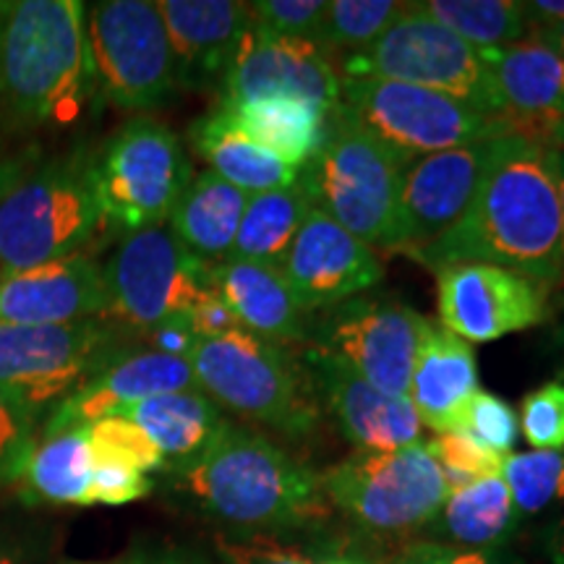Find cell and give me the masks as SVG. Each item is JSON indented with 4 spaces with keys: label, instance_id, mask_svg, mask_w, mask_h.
Returning a JSON list of instances; mask_svg holds the SVG:
<instances>
[{
    "label": "cell",
    "instance_id": "cell-25",
    "mask_svg": "<svg viewBox=\"0 0 564 564\" xmlns=\"http://www.w3.org/2000/svg\"><path fill=\"white\" fill-rule=\"evenodd\" d=\"M478 392L476 352L468 343L426 319L415 350L408 400L423 426L436 434L455 432L463 405Z\"/></svg>",
    "mask_w": 564,
    "mask_h": 564
},
{
    "label": "cell",
    "instance_id": "cell-4",
    "mask_svg": "<svg viewBox=\"0 0 564 564\" xmlns=\"http://www.w3.org/2000/svg\"><path fill=\"white\" fill-rule=\"evenodd\" d=\"M411 160L400 158L340 108L329 112L319 154L301 167L299 186L314 209L333 217L377 253L398 249V204Z\"/></svg>",
    "mask_w": 564,
    "mask_h": 564
},
{
    "label": "cell",
    "instance_id": "cell-1",
    "mask_svg": "<svg viewBox=\"0 0 564 564\" xmlns=\"http://www.w3.org/2000/svg\"><path fill=\"white\" fill-rule=\"evenodd\" d=\"M411 259L432 272L455 262L497 264L556 291L562 274L556 150L518 137L494 139L468 212Z\"/></svg>",
    "mask_w": 564,
    "mask_h": 564
},
{
    "label": "cell",
    "instance_id": "cell-11",
    "mask_svg": "<svg viewBox=\"0 0 564 564\" xmlns=\"http://www.w3.org/2000/svg\"><path fill=\"white\" fill-rule=\"evenodd\" d=\"M95 87L121 110H154L178 87L165 21L150 0H102L84 13Z\"/></svg>",
    "mask_w": 564,
    "mask_h": 564
},
{
    "label": "cell",
    "instance_id": "cell-29",
    "mask_svg": "<svg viewBox=\"0 0 564 564\" xmlns=\"http://www.w3.org/2000/svg\"><path fill=\"white\" fill-rule=\"evenodd\" d=\"M192 144L212 173L220 175L246 196L280 192L299 183L301 171L285 165L257 141L232 129L217 108L192 126Z\"/></svg>",
    "mask_w": 564,
    "mask_h": 564
},
{
    "label": "cell",
    "instance_id": "cell-18",
    "mask_svg": "<svg viewBox=\"0 0 564 564\" xmlns=\"http://www.w3.org/2000/svg\"><path fill=\"white\" fill-rule=\"evenodd\" d=\"M502 139V137H499ZM494 139L413 160L403 175L398 204V249H423L447 232L468 212L481 186Z\"/></svg>",
    "mask_w": 564,
    "mask_h": 564
},
{
    "label": "cell",
    "instance_id": "cell-55",
    "mask_svg": "<svg viewBox=\"0 0 564 564\" xmlns=\"http://www.w3.org/2000/svg\"><path fill=\"white\" fill-rule=\"evenodd\" d=\"M63 564H95V562H63Z\"/></svg>",
    "mask_w": 564,
    "mask_h": 564
},
{
    "label": "cell",
    "instance_id": "cell-3",
    "mask_svg": "<svg viewBox=\"0 0 564 564\" xmlns=\"http://www.w3.org/2000/svg\"><path fill=\"white\" fill-rule=\"evenodd\" d=\"M84 3H0V105L24 126H68L95 95Z\"/></svg>",
    "mask_w": 564,
    "mask_h": 564
},
{
    "label": "cell",
    "instance_id": "cell-21",
    "mask_svg": "<svg viewBox=\"0 0 564 564\" xmlns=\"http://www.w3.org/2000/svg\"><path fill=\"white\" fill-rule=\"evenodd\" d=\"M196 379L188 361L158 350H139L110 358L95 377L70 392L45 423V436L87 429L91 423L123 415L154 394L194 390Z\"/></svg>",
    "mask_w": 564,
    "mask_h": 564
},
{
    "label": "cell",
    "instance_id": "cell-27",
    "mask_svg": "<svg viewBox=\"0 0 564 564\" xmlns=\"http://www.w3.org/2000/svg\"><path fill=\"white\" fill-rule=\"evenodd\" d=\"M249 196L212 171L196 173L171 212V232L207 264L230 257Z\"/></svg>",
    "mask_w": 564,
    "mask_h": 564
},
{
    "label": "cell",
    "instance_id": "cell-28",
    "mask_svg": "<svg viewBox=\"0 0 564 564\" xmlns=\"http://www.w3.org/2000/svg\"><path fill=\"white\" fill-rule=\"evenodd\" d=\"M123 419L137 423L158 444L165 457V470L194 460L230 423L220 405L212 403L199 387L141 400L123 413Z\"/></svg>",
    "mask_w": 564,
    "mask_h": 564
},
{
    "label": "cell",
    "instance_id": "cell-35",
    "mask_svg": "<svg viewBox=\"0 0 564 564\" xmlns=\"http://www.w3.org/2000/svg\"><path fill=\"white\" fill-rule=\"evenodd\" d=\"M499 476L518 514H539L564 502V449H531L502 457Z\"/></svg>",
    "mask_w": 564,
    "mask_h": 564
},
{
    "label": "cell",
    "instance_id": "cell-17",
    "mask_svg": "<svg viewBox=\"0 0 564 564\" xmlns=\"http://www.w3.org/2000/svg\"><path fill=\"white\" fill-rule=\"evenodd\" d=\"M278 270L308 314L358 299L384 278L379 253L314 207Z\"/></svg>",
    "mask_w": 564,
    "mask_h": 564
},
{
    "label": "cell",
    "instance_id": "cell-51",
    "mask_svg": "<svg viewBox=\"0 0 564 564\" xmlns=\"http://www.w3.org/2000/svg\"><path fill=\"white\" fill-rule=\"evenodd\" d=\"M556 165H560V202H562V274L556 291H564V150H556Z\"/></svg>",
    "mask_w": 564,
    "mask_h": 564
},
{
    "label": "cell",
    "instance_id": "cell-47",
    "mask_svg": "<svg viewBox=\"0 0 564 564\" xmlns=\"http://www.w3.org/2000/svg\"><path fill=\"white\" fill-rule=\"evenodd\" d=\"M523 13L528 26L556 24V21H564V0H528L523 3Z\"/></svg>",
    "mask_w": 564,
    "mask_h": 564
},
{
    "label": "cell",
    "instance_id": "cell-42",
    "mask_svg": "<svg viewBox=\"0 0 564 564\" xmlns=\"http://www.w3.org/2000/svg\"><path fill=\"white\" fill-rule=\"evenodd\" d=\"M215 552L223 564H316L299 546L282 544L264 533L215 535Z\"/></svg>",
    "mask_w": 564,
    "mask_h": 564
},
{
    "label": "cell",
    "instance_id": "cell-39",
    "mask_svg": "<svg viewBox=\"0 0 564 564\" xmlns=\"http://www.w3.org/2000/svg\"><path fill=\"white\" fill-rule=\"evenodd\" d=\"M518 426L533 449H564V382H546L528 392Z\"/></svg>",
    "mask_w": 564,
    "mask_h": 564
},
{
    "label": "cell",
    "instance_id": "cell-14",
    "mask_svg": "<svg viewBox=\"0 0 564 564\" xmlns=\"http://www.w3.org/2000/svg\"><path fill=\"white\" fill-rule=\"evenodd\" d=\"M423 324L426 316L403 301L358 295L314 322L306 348L337 358L377 390L408 398Z\"/></svg>",
    "mask_w": 564,
    "mask_h": 564
},
{
    "label": "cell",
    "instance_id": "cell-8",
    "mask_svg": "<svg viewBox=\"0 0 564 564\" xmlns=\"http://www.w3.org/2000/svg\"><path fill=\"white\" fill-rule=\"evenodd\" d=\"M352 123L405 160L505 137L497 116L423 87L387 79H343L340 105Z\"/></svg>",
    "mask_w": 564,
    "mask_h": 564
},
{
    "label": "cell",
    "instance_id": "cell-19",
    "mask_svg": "<svg viewBox=\"0 0 564 564\" xmlns=\"http://www.w3.org/2000/svg\"><path fill=\"white\" fill-rule=\"evenodd\" d=\"M303 366L312 377L316 398H322L343 436L356 444L358 453H394L421 444L423 423L408 398L377 390L337 358L316 348H306Z\"/></svg>",
    "mask_w": 564,
    "mask_h": 564
},
{
    "label": "cell",
    "instance_id": "cell-54",
    "mask_svg": "<svg viewBox=\"0 0 564 564\" xmlns=\"http://www.w3.org/2000/svg\"><path fill=\"white\" fill-rule=\"evenodd\" d=\"M319 564H358V562H345V560H333V562H319Z\"/></svg>",
    "mask_w": 564,
    "mask_h": 564
},
{
    "label": "cell",
    "instance_id": "cell-45",
    "mask_svg": "<svg viewBox=\"0 0 564 564\" xmlns=\"http://www.w3.org/2000/svg\"><path fill=\"white\" fill-rule=\"evenodd\" d=\"M188 324H192L194 335L199 340H209V337H223L232 333V329H241L236 314L228 306V301L217 293V288L212 285L207 293L196 301V306L188 312Z\"/></svg>",
    "mask_w": 564,
    "mask_h": 564
},
{
    "label": "cell",
    "instance_id": "cell-33",
    "mask_svg": "<svg viewBox=\"0 0 564 564\" xmlns=\"http://www.w3.org/2000/svg\"><path fill=\"white\" fill-rule=\"evenodd\" d=\"M415 9L476 51L514 45L531 30L518 0H426Z\"/></svg>",
    "mask_w": 564,
    "mask_h": 564
},
{
    "label": "cell",
    "instance_id": "cell-40",
    "mask_svg": "<svg viewBox=\"0 0 564 564\" xmlns=\"http://www.w3.org/2000/svg\"><path fill=\"white\" fill-rule=\"evenodd\" d=\"M37 415L17 403L11 394L0 392V486L24 474L30 455L37 447Z\"/></svg>",
    "mask_w": 564,
    "mask_h": 564
},
{
    "label": "cell",
    "instance_id": "cell-22",
    "mask_svg": "<svg viewBox=\"0 0 564 564\" xmlns=\"http://www.w3.org/2000/svg\"><path fill=\"white\" fill-rule=\"evenodd\" d=\"M105 312V272L84 253L0 278V324H79Z\"/></svg>",
    "mask_w": 564,
    "mask_h": 564
},
{
    "label": "cell",
    "instance_id": "cell-7",
    "mask_svg": "<svg viewBox=\"0 0 564 564\" xmlns=\"http://www.w3.org/2000/svg\"><path fill=\"white\" fill-rule=\"evenodd\" d=\"M343 79H387L423 87L499 116L497 87L484 53L455 37L411 3L403 17L364 51L343 55Z\"/></svg>",
    "mask_w": 564,
    "mask_h": 564
},
{
    "label": "cell",
    "instance_id": "cell-24",
    "mask_svg": "<svg viewBox=\"0 0 564 564\" xmlns=\"http://www.w3.org/2000/svg\"><path fill=\"white\" fill-rule=\"evenodd\" d=\"M209 280L246 333L285 348L312 340V314L295 299L278 264L223 259L209 264Z\"/></svg>",
    "mask_w": 564,
    "mask_h": 564
},
{
    "label": "cell",
    "instance_id": "cell-2",
    "mask_svg": "<svg viewBox=\"0 0 564 564\" xmlns=\"http://www.w3.org/2000/svg\"><path fill=\"white\" fill-rule=\"evenodd\" d=\"M171 470L202 512L241 531H288L329 514L319 476L308 465L270 436L232 423L194 460Z\"/></svg>",
    "mask_w": 564,
    "mask_h": 564
},
{
    "label": "cell",
    "instance_id": "cell-38",
    "mask_svg": "<svg viewBox=\"0 0 564 564\" xmlns=\"http://www.w3.org/2000/svg\"><path fill=\"white\" fill-rule=\"evenodd\" d=\"M87 436L97 457H112V460L129 463L141 474L165 470V457H162L158 444L123 415L91 423V426H87Z\"/></svg>",
    "mask_w": 564,
    "mask_h": 564
},
{
    "label": "cell",
    "instance_id": "cell-41",
    "mask_svg": "<svg viewBox=\"0 0 564 564\" xmlns=\"http://www.w3.org/2000/svg\"><path fill=\"white\" fill-rule=\"evenodd\" d=\"M249 9L253 21L267 32L312 40L319 45L327 0H257V3H249Z\"/></svg>",
    "mask_w": 564,
    "mask_h": 564
},
{
    "label": "cell",
    "instance_id": "cell-46",
    "mask_svg": "<svg viewBox=\"0 0 564 564\" xmlns=\"http://www.w3.org/2000/svg\"><path fill=\"white\" fill-rule=\"evenodd\" d=\"M129 564H212V562L199 552H192V549L167 546V549H147V552L133 556Z\"/></svg>",
    "mask_w": 564,
    "mask_h": 564
},
{
    "label": "cell",
    "instance_id": "cell-30",
    "mask_svg": "<svg viewBox=\"0 0 564 564\" xmlns=\"http://www.w3.org/2000/svg\"><path fill=\"white\" fill-rule=\"evenodd\" d=\"M26 497L32 502L91 507V478H95V449L87 429H70L42 436L30 455L24 474Z\"/></svg>",
    "mask_w": 564,
    "mask_h": 564
},
{
    "label": "cell",
    "instance_id": "cell-36",
    "mask_svg": "<svg viewBox=\"0 0 564 564\" xmlns=\"http://www.w3.org/2000/svg\"><path fill=\"white\" fill-rule=\"evenodd\" d=\"M518 413L497 394L478 390L457 415L455 432L468 434L489 453L507 457L518 442Z\"/></svg>",
    "mask_w": 564,
    "mask_h": 564
},
{
    "label": "cell",
    "instance_id": "cell-20",
    "mask_svg": "<svg viewBox=\"0 0 564 564\" xmlns=\"http://www.w3.org/2000/svg\"><path fill=\"white\" fill-rule=\"evenodd\" d=\"M497 87L505 137L554 147L564 123V58L531 37L514 45L481 51Z\"/></svg>",
    "mask_w": 564,
    "mask_h": 564
},
{
    "label": "cell",
    "instance_id": "cell-31",
    "mask_svg": "<svg viewBox=\"0 0 564 564\" xmlns=\"http://www.w3.org/2000/svg\"><path fill=\"white\" fill-rule=\"evenodd\" d=\"M436 518L455 544L463 549H489L502 544L518 525L520 514L502 476H489L449 494Z\"/></svg>",
    "mask_w": 564,
    "mask_h": 564
},
{
    "label": "cell",
    "instance_id": "cell-12",
    "mask_svg": "<svg viewBox=\"0 0 564 564\" xmlns=\"http://www.w3.org/2000/svg\"><path fill=\"white\" fill-rule=\"evenodd\" d=\"M102 272L108 288L105 314L144 333L188 316L212 288L209 264L183 249L162 225L129 232Z\"/></svg>",
    "mask_w": 564,
    "mask_h": 564
},
{
    "label": "cell",
    "instance_id": "cell-15",
    "mask_svg": "<svg viewBox=\"0 0 564 564\" xmlns=\"http://www.w3.org/2000/svg\"><path fill=\"white\" fill-rule=\"evenodd\" d=\"M434 274L440 324L468 345L539 327L549 314L552 293L507 267L455 262Z\"/></svg>",
    "mask_w": 564,
    "mask_h": 564
},
{
    "label": "cell",
    "instance_id": "cell-53",
    "mask_svg": "<svg viewBox=\"0 0 564 564\" xmlns=\"http://www.w3.org/2000/svg\"><path fill=\"white\" fill-rule=\"evenodd\" d=\"M554 147L556 150H564V123L556 129V139H554Z\"/></svg>",
    "mask_w": 564,
    "mask_h": 564
},
{
    "label": "cell",
    "instance_id": "cell-16",
    "mask_svg": "<svg viewBox=\"0 0 564 564\" xmlns=\"http://www.w3.org/2000/svg\"><path fill=\"white\" fill-rule=\"evenodd\" d=\"M340 68L322 45L267 32L251 17L223 74L217 105L232 108L264 97H295L333 112L340 105Z\"/></svg>",
    "mask_w": 564,
    "mask_h": 564
},
{
    "label": "cell",
    "instance_id": "cell-50",
    "mask_svg": "<svg viewBox=\"0 0 564 564\" xmlns=\"http://www.w3.org/2000/svg\"><path fill=\"white\" fill-rule=\"evenodd\" d=\"M544 546L552 564H564V514L556 523L549 525V531L544 535Z\"/></svg>",
    "mask_w": 564,
    "mask_h": 564
},
{
    "label": "cell",
    "instance_id": "cell-9",
    "mask_svg": "<svg viewBox=\"0 0 564 564\" xmlns=\"http://www.w3.org/2000/svg\"><path fill=\"white\" fill-rule=\"evenodd\" d=\"M192 178L181 139L150 116L131 118L91 162L102 220L126 232L160 228Z\"/></svg>",
    "mask_w": 564,
    "mask_h": 564
},
{
    "label": "cell",
    "instance_id": "cell-52",
    "mask_svg": "<svg viewBox=\"0 0 564 564\" xmlns=\"http://www.w3.org/2000/svg\"><path fill=\"white\" fill-rule=\"evenodd\" d=\"M17 178H19V165H9V162H0V196H3L6 188H9Z\"/></svg>",
    "mask_w": 564,
    "mask_h": 564
},
{
    "label": "cell",
    "instance_id": "cell-13",
    "mask_svg": "<svg viewBox=\"0 0 564 564\" xmlns=\"http://www.w3.org/2000/svg\"><path fill=\"white\" fill-rule=\"evenodd\" d=\"M110 329L102 322L0 324V392L34 415L58 408L110 361Z\"/></svg>",
    "mask_w": 564,
    "mask_h": 564
},
{
    "label": "cell",
    "instance_id": "cell-10",
    "mask_svg": "<svg viewBox=\"0 0 564 564\" xmlns=\"http://www.w3.org/2000/svg\"><path fill=\"white\" fill-rule=\"evenodd\" d=\"M329 505L373 533H408L432 523L449 486L426 444L394 453H352L319 476Z\"/></svg>",
    "mask_w": 564,
    "mask_h": 564
},
{
    "label": "cell",
    "instance_id": "cell-26",
    "mask_svg": "<svg viewBox=\"0 0 564 564\" xmlns=\"http://www.w3.org/2000/svg\"><path fill=\"white\" fill-rule=\"evenodd\" d=\"M217 110L228 118L232 129L295 171L306 167L319 154L329 133V110L295 97H264L232 108L217 105Z\"/></svg>",
    "mask_w": 564,
    "mask_h": 564
},
{
    "label": "cell",
    "instance_id": "cell-48",
    "mask_svg": "<svg viewBox=\"0 0 564 564\" xmlns=\"http://www.w3.org/2000/svg\"><path fill=\"white\" fill-rule=\"evenodd\" d=\"M34 552L32 546L21 539L19 533L3 531L0 528V564H32Z\"/></svg>",
    "mask_w": 564,
    "mask_h": 564
},
{
    "label": "cell",
    "instance_id": "cell-43",
    "mask_svg": "<svg viewBox=\"0 0 564 564\" xmlns=\"http://www.w3.org/2000/svg\"><path fill=\"white\" fill-rule=\"evenodd\" d=\"M152 491L150 476L129 463L95 455V478H91V502L95 505H129Z\"/></svg>",
    "mask_w": 564,
    "mask_h": 564
},
{
    "label": "cell",
    "instance_id": "cell-37",
    "mask_svg": "<svg viewBox=\"0 0 564 564\" xmlns=\"http://www.w3.org/2000/svg\"><path fill=\"white\" fill-rule=\"evenodd\" d=\"M426 447L434 455V460L440 463L449 494L481 481V478L499 476V468H502V457L489 453L463 432L436 434Z\"/></svg>",
    "mask_w": 564,
    "mask_h": 564
},
{
    "label": "cell",
    "instance_id": "cell-49",
    "mask_svg": "<svg viewBox=\"0 0 564 564\" xmlns=\"http://www.w3.org/2000/svg\"><path fill=\"white\" fill-rule=\"evenodd\" d=\"M528 37L541 42V45L552 47L560 58H564V21H556V24L531 26V30H528Z\"/></svg>",
    "mask_w": 564,
    "mask_h": 564
},
{
    "label": "cell",
    "instance_id": "cell-34",
    "mask_svg": "<svg viewBox=\"0 0 564 564\" xmlns=\"http://www.w3.org/2000/svg\"><path fill=\"white\" fill-rule=\"evenodd\" d=\"M411 3H398V0H333L327 3L319 45L329 55L358 53L377 42Z\"/></svg>",
    "mask_w": 564,
    "mask_h": 564
},
{
    "label": "cell",
    "instance_id": "cell-44",
    "mask_svg": "<svg viewBox=\"0 0 564 564\" xmlns=\"http://www.w3.org/2000/svg\"><path fill=\"white\" fill-rule=\"evenodd\" d=\"M398 564H520L489 549H457L442 544H413L405 549Z\"/></svg>",
    "mask_w": 564,
    "mask_h": 564
},
{
    "label": "cell",
    "instance_id": "cell-32",
    "mask_svg": "<svg viewBox=\"0 0 564 564\" xmlns=\"http://www.w3.org/2000/svg\"><path fill=\"white\" fill-rule=\"evenodd\" d=\"M308 212H312V204L301 192L299 183L291 188H280V192L249 196L241 228H238L228 259L278 264L295 232L301 230Z\"/></svg>",
    "mask_w": 564,
    "mask_h": 564
},
{
    "label": "cell",
    "instance_id": "cell-23",
    "mask_svg": "<svg viewBox=\"0 0 564 564\" xmlns=\"http://www.w3.org/2000/svg\"><path fill=\"white\" fill-rule=\"evenodd\" d=\"M181 87L223 82L238 42L251 26L249 3L236 0H160Z\"/></svg>",
    "mask_w": 564,
    "mask_h": 564
},
{
    "label": "cell",
    "instance_id": "cell-5",
    "mask_svg": "<svg viewBox=\"0 0 564 564\" xmlns=\"http://www.w3.org/2000/svg\"><path fill=\"white\" fill-rule=\"evenodd\" d=\"M188 366L196 387L212 403L246 421L293 440L312 434L319 423V398L312 377L285 345L232 329L196 343Z\"/></svg>",
    "mask_w": 564,
    "mask_h": 564
},
{
    "label": "cell",
    "instance_id": "cell-6",
    "mask_svg": "<svg viewBox=\"0 0 564 564\" xmlns=\"http://www.w3.org/2000/svg\"><path fill=\"white\" fill-rule=\"evenodd\" d=\"M102 212L89 160H58L0 196V278L79 253Z\"/></svg>",
    "mask_w": 564,
    "mask_h": 564
}]
</instances>
